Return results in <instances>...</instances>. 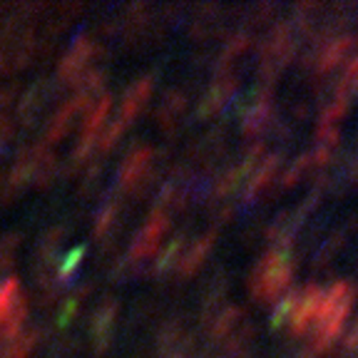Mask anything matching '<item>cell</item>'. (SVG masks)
Here are the masks:
<instances>
[{
    "label": "cell",
    "mask_w": 358,
    "mask_h": 358,
    "mask_svg": "<svg viewBox=\"0 0 358 358\" xmlns=\"http://www.w3.org/2000/svg\"><path fill=\"white\" fill-rule=\"evenodd\" d=\"M353 303H356V289L348 281H334L329 289H324L319 316H316V324L308 334V341H311L308 351L313 356H324L341 341L353 313Z\"/></svg>",
    "instance_id": "obj_1"
},
{
    "label": "cell",
    "mask_w": 358,
    "mask_h": 358,
    "mask_svg": "<svg viewBox=\"0 0 358 358\" xmlns=\"http://www.w3.org/2000/svg\"><path fill=\"white\" fill-rule=\"evenodd\" d=\"M291 279H294V262H291L289 249H268L262 259L257 262V266L249 274V296L257 303H279L284 299V294L289 291Z\"/></svg>",
    "instance_id": "obj_2"
},
{
    "label": "cell",
    "mask_w": 358,
    "mask_h": 358,
    "mask_svg": "<svg viewBox=\"0 0 358 358\" xmlns=\"http://www.w3.org/2000/svg\"><path fill=\"white\" fill-rule=\"evenodd\" d=\"M321 299H324V286L306 284L303 289L281 299L274 316H271L274 319L271 326L286 329L294 338H308L313 324H316V316H319Z\"/></svg>",
    "instance_id": "obj_3"
},
{
    "label": "cell",
    "mask_w": 358,
    "mask_h": 358,
    "mask_svg": "<svg viewBox=\"0 0 358 358\" xmlns=\"http://www.w3.org/2000/svg\"><path fill=\"white\" fill-rule=\"evenodd\" d=\"M299 50V33L291 28L289 22H279L271 33L264 38L262 48H259V73L264 80H271L279 75L286 65H289Z\"/></svg>",
    "instance_id": "obj_4"
},
{
    "label": "cell",
    "mask_w": 358,
    "mask_h": 358,
    "mask_svg": "<svg viewBox=\"0 0 358 358\" xmlns=\"http://www.w3.org/2000/svg\"><path fill=\"white\" fill-rule=\"evenodd\" d=\"M157 164L155 150L150 145H137L127 152L117 169V189L127 194H142L155 182Z\"/></svg>",
    "instance_id": "obj_5"
},
{
    "label": "cell",
    "mask_w": 358,
    "mask_h": 358,
    "mask_svg": "<svg viewBox=\"0 0 358 358\" xmlns=\"http://www.w3.org/2000/svg\"><path fill=\"white\" fill-rule=\"evenodd\" d=\"M169 224H172V219H169L167 214L150 212V217L145 219V224L140 227V231L134 234L132 244H129L127 257H124V262H127L134 271H140L142 264L157 257V252L162 249L164 234L169 231Z\"/></svg>",
    "instance_id": "obj_6"
},
{
    "label": "cell",
    "mask_w": 358,
    "mask_h": 358,
    "mask_svg": "<svg viewBox=\"0 0 358 358\" xmlns=\"http://www.w3.org/2000/svg\"><path fill=\"white\" fill-rule=\"evenodd\" d=\"M353 35L351 33H329L326 38L316 40L311 55H308V65L313 73L329 75L336 67H341L348 60L353 50Z\"/></svg>",
    "instance_id": "obj_7"
},
{
    "label": "cell",
    "mask_w": 358,
    "mask_h": 358,
    "mask_svg": "<svg viewBox=\"0 0 358 358\" xmlns=\"http://www.w3.org/2000/svg\"><path fill=\"white\" fill-rule=\"evenodd\" d=\"M100 55V45L97 40H92L90 35H78V38L70 43L67 52L60 57V65H57V83L60 85H75L85 73H87V65L95 57Z\"/></svg>",
    "instance_id": "obj_8"
},
{
    "label": "cell",
    "mask_w": 358,
    "mask_h": 358,
    "mask_svg": "<svg viewBox=\"0 0 358 358\" xmlns=\"http://www.w3.org/2000/svg\"><path fill=\"white\" fill-rule=\"evenodd\" d=\"M271 122H274V92L268 87H262L241 115V137L257 140L271 127Z\"/></svg>",
    "instance_id": "obj_9"
},
{
    "label": "cell",
    "mask_w": 358,
    "mask_h": 358,
    "mask_svg": "<svg viewBox=\"0 0 358 358\" xmlns=\"http://www.w3.org/2000/svg\"><path fill=\"white\" fill-rule=\"evenodd\" d=\"M236 92H239V80L234 78V73H219L214 78V83L209 85L207 92H204V97L199 100L196 115L201 120L217 117L219 112H224L229 107V102L236 97Z\"/></svg>",
    "instance_id": "obj_10"
},
{
    "label": "cell",
    "mask_w": 358,
    "mask_h": 358,
    "mask_svg": "<svg viewBox=\"0 0 358 358\" xmlns=\"http://www.w3.org/2000/svg\"><path fill=\"white\" fill-rule=\"evenodd\" d=\"M117 316H120V301L115 296H107L95 308L92 319H90V338H92L97 351H105L112 343L115 329H117Z\"/></svg>",
    "instance_id": "obj_11"
},
{
    "label": "cell",
    "mask_w": 358,
    "mask_h": 358,
    "mask_svg": "<svg viewBox=\"0 0 358 358\" xmlns=\"http://www.w3.org/2000/svg\"><path fill=\"white\" fill-rule=\"evenodd\" d=\"M212 252H214V234L212 231L204 234V236H196L189 246H185V249L179 252L177 262H174V274H177V279H182V281L192 279V276L204 266V262H207Z\"/></svg>",
    "instance_id": "obj_12"
},
{
    "label": "cell",
    "mask_w": 358,
    "mask_h": 358,
    "mask_svg": "<svg viewBox=\"0 0 358 358\" xmlns=\"http://www.w3.org/2000/svg\"><path fill=\"white\" fill-rule=\"evenodd\" d=\"M281 174V155H266L264 152L259 157V162L252 167L249 177L244 182V196L246 199H254V196L264 194L268 187L274 185Z\"/></svg>",
    "instance_id": "obj_13"
},
{
    "label": "cell",
    "mask_w": 358,
    "mask_h": 358,
    "mask_svg": "<svg viewBox=\"0 0 358 358\" xmlns=\"http://www.w3.org/2000/svg\"><path fill=\"white\" fill-rule=\"evenodd\" d=\"M152 92H155V80H152L150 75L137 78L127 90H124L122 105H120V112H117V120L124 124V127H129V124L137 120V115L145 110V105L150 102Z\"/></svg>",
    "instance_id": "obj_14"
},
{
    "label": "cell",
    "mask_w": 358,
    "mask_h": 358,
    "mask_svg": "<svg viewBox=\"0 0 358 358\" xmlns=\"http://www.w3.org/2000/svg\"><path fill=\"white\" fill-rule=\"evenodd\" d=\"M185 110H187L185 92H182V90H169V92H164L162 100H159V107H157V112H155V120L162 129H172L174 124L182 120Z\"/></svg>",
    "instance_id": "obj_15"
},
{
    "label": "cell",
    "mask_w": 358,
    "mask_h": 358,
    "mask_svg": "<svg viewBox=\"0 0 358 358\" xmlns=\"http://www.w3.org/2000/svg\"><path fill=\"white\" fill-rule=\"evenodd\" d=\"M80 115L75 112V107L70 105V102H65V105H60V110L52 115L50 120H48V124H45V132H43V145L50 147L55 145V142L65 140V134L70 132V127H73V122L78 120Z\"/></svg>",
    "instance_id": "obj_16"
},
{
    "label": "cell",
    "mask_w": 358,
    "mask_h": 358,
    "mask_svg": "<svg viewBox=\"0 0 358 358\" xmlns=\"http://www.w3.org/2000/svg\"><path fill=\"white\" fill-rule=\"evenodd\" d=\"M50 95H52V87H50V83H45V80H40V83H35L33 87L25 90V95L20 97V105H17V112H20L22 122L25 124L33 122Z\"/></svg>",
    "instance_id": "obj_17"
},
{
    "label": "cell",
    "mask_w": 358,
    "mask_h": 358,
    "mask_svg": "<svg viewBox=\"0 0 358 358\" xmlns=\"http://www.w3.org/2000/svg\"><path fill=\"white\" fill-rule=\"evenodd\" d=\"M249 48H252V35L249 33H234L229 40H224L222 50H219V57H217V70L219 73H231V65H234L236 60H241V57L249 52Z\"/></svg>",
    "instance_id": "obj_18"
},
{
    "label": "cell",
    "mask_w": 358,
    "mask_h": 358,
    "mask_svg": "<svg viewBox=\"0 0 358 358\" xmlns=\"http://www.w3.org/2000/svg\"><path fill=\"white\" fill-rule=\"evenodd\" d=\"M45 331L40 329V326H35V329H28L22 331L17 338H13L8 346L0 348V358H30L33 356V351L38 348L40 338H43Z\"/></svg>",
    "instance_id": "obj_19"
},
{
    "label": "cell",
    "mask_w": 358,
    "mask_h": 358,
    "mask_svg": "<svg viewBox=\"0 0 358 358\" xmlns=\"http://www.w3.org/2000/svg\"><path fill=\"white\" fill-rule=\"evenodd\" d=\"M117 219H120V201L117 196H107L105 201L100 204V209H97V217H95V236L97 241H105L107 236L115 231V227H117Z\"/></svg>",
    "instance_id": "obj_20"
},
{
    "label": "cell",
    "mask_w": 358,
    "mask_h": 358,
    "mask_svg": "<svg viewBox=\"0 0 358 358\" xmlns=\"http://www.w3.org/2000/svg\"><path fill=\"white\" fill-rule=\"evenodd\" d=\"M90 291H92V286L85 284V286H80L78 291H73V294H70V296L65 299V306H62L60 316H57V326H67L70 321L75 319V316H78L80 306H83V301L87 299Z\"/></svg>",
    "instance_id": "obj_21"
},
{
    "label": "cell",
    "mask_w": 358,
    "mask_h": 358,
    "mask_svg": "<svg viewBox=\"0 0 358 358\" xmlns=\"http://www.w3.org/2000/svg\"><path fill=\"white\" fill-rule=\"evenodd\" d=\"M83 257H85V246H75L65 259H60V264L55 266V276L60 284H67V281L78 274L80 264H83Z\"/></svg>",
    "instance_id": "obj_22"
},
{
    "label": "cell",
    "mask_w": 358,
    "mask_h": 358,
    "mask_svg": "<svg viewBox=\"0 0 358 358\" xmlns=\"http://www.w3.org/2000/svg\"><path fill=\"white\" fill-rule=\"evenodd\" d=\"M22 244V234L20 231H10L0 239V271H8L15 262L17 246Z\"/></svg>",
    "instance_id": "obj_23"
},
{
    "label": "cell",
    "mask_w": 358,
    "mask_h": 358,
    "mask_svg": "<svg viewBox=\"0 0 358 358\" xmlns=\"http://www.w3.org/2000/svg\"><path fill=\"white\" fill-rule=\"evenodd\" d=\"M100 177H102V164L100 162H95L92 167L85 172V177H83V182H80V194L83 196H90L92 192L100 187Z\"/></svg>",
    "instance_id": "obj_24"
},
{
    "label": "cell",
    "mask_w": 358,
    "mask_h": 358,
    "mask_svg": "<svg viewBox=\"0 0 358 358\" xmlns=\"http://www.w3.org/2000/svg\"><path fill=\"white\" fill-rule=\"evenodd\" d=\"M341 351L346 358H358V319L353 321V326L346 331V336H343Z\"/></svg>",
    "instance_id": "obj_25"
},
{
    "label": "cell",
    "mask_w": 358,
    "mask_h": 358,
    "mask_svg": "<svg viewBox=\"0 0 358 358\" xmlns=\"http://www.w3.org/2000/svg\"><path fill=\"white\" fill-rule=\"evenodd\" d=\"M10 140H13V122L8 120L6 112H0V152L6 150Z\"/></svg>",
    "instance_id": "obj_26"
},
{
    "label": "cell",
    "mask_w": 358,
    "mask_h": 358,
    "mask_svg": "<svg viewBox=\"0 0 358 358\" xmlns=\"http://www.w3.org/2000/svg\"><path fill=\"white\" fill-rule=\"evenodd\" d=\"M294 358H319V356H313L311 351H303V353H296Z\"/></svg>",
    "instance_id": "obj_27"
},
{
    "label": "cell",
    "mask_w": 358,
    "mask_h": 358,
    "mask_svg": "<svg viewBox=\"0 0 358 358\" xmlns=\"http://www.w3.org/2000/svg\"><path fill=\"white\" fill-rule=\"evenodd\" d=\"M231 358H246V356H244V353H239V356H231Z\"/></svg>",
    "instance_id": "obj_28"
},
{
    "label": "cell",
    "mask_w": 358,
    "mask_h": 358,
    "mask_svg": "<svg viewBox=\"0 0 358 358\" xmlns=\"http://www.w3.org/2000/svg\"><path fill=\"white\" fill-rule=\"evenodd\" d=\"M172 358H187V356H172Z\"/></svg>",
    "instance_id": "obj_29"
}]
</instances>
